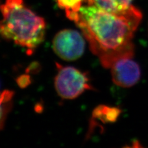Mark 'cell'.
Segmentation results:
<instances>
[{"label":"cell","mask_w":148,"mask_h":148,"mask_svg":"<svg viewBox=\"0 0 148 148\" xmlns=\"http://www.w3.org/2000/svg\"><path fill=\"white\" fill-rule=\"evenodd\" d=\"M58 73L54 86L58 95L65 99H73L85 91L92 89L87 74L71 66H62L56 63Z\"/></svg>","instance_id":"obj_3"},{"label":"cell","mask_w":148,"mask_h":148,"mask_svg":"<svg viewBox=\"0 0 148 148\" xmlns=\"http://www.w3.org/2000/svg\"><path fill=\"white\" fill-rule=\"evenodd\" d=\"M2 18L0 35L25 48L29 54L43 42L46 23L24 3L23 0H6L0 6Z\"/></svg>","instance_id":"obj_2"},{"label":"cell","mask_w":148,"mask_h":148,"mask_svg":"<svg viewBox=\"0 0 148 148\" xmlns=\"http://www.w3.org/2000/svg\"><path fill=\"white\" fill-rule=\"evenodd\" d=\"M88 5L111 13H120L132 6V0H87Z\"/></svg>","instance_id":"obj_6"},{"label":"cell","mask_w":148,"mask_h":148,"mask_svg":"<svg viewBox=\"0 0 148 148\" xmlns=\"http://www.w3.org/2000/svg\"><path fill=\"white\" fill-rule=\"evenodd\" d=\"M17 83L21 87H26L30 83V77L29 75L21 76L17 79Z\"/></svg>","instance_id":"obj_10"},{"label":"cell","mask_w":148,"mask_h":148,"mask_svg":"<svg viewBox=\"0 0 148 148\" xmlns=\"http://www.w3.org/2000/svg\"><path fill=\"white\" fill-rule=\"evenodd\" d=\"M119 114L120 110L117 108L99 106L94 110L92 117L103 123L113 122L117 119Z\"/></svg>","instance_id":"obj_8"},{"label":"cell","mask_w":148,"mask_h":148,"mask_svg":"<svg viewBox=\"0 0 148 148\" xmlns=\"http://www.w3.org/2000/svg\"><path fill=\"white\" fill-rule=\"evenodd\" d=\"M132 58H120L115 61L110 67L112 80L115 85L129 88L136 85L140 80V66Z\"/></svg>","instance_id":"obj_5"},{"label":"cell","mask_w":148,"mask_h":148,"mask_svg":"<svg viewBox=\"0 0 148 148\" xmlns=\"http://www.w3.org/2000/svg\"><path fill=\"white\" fill-rule=\"evenodd\" d=\"M85 41L78 31L65 29L59 32L53 40L54 53L66 61H73L79 59L84 53Z\"/></svg>","instance_id":"obj_4"},{"label":"cell","mask_w":148,"mask_h":148,"mask_svg":"<svg viewBox=\"0 0 148 148\" xmlns=\"http://www.w3.org/2000/svg\"><path fill=\"white\" fill-rule=\"evenodd\" d=\"M83 0H57L60 8L64 9L68 18L75 22L78 17Z\"/></svg>","instance_id":"obj_7"},{"label":"cell","mask_w":148,"mask_h":148,"mask_svg":"<svg viewBox=\"0 0 148 148\" xmlns=\"http://www.w3.org/2000/svg\"><path fill=\"white\" fill-rule=\"evenodd\" d=\"M14 92L4 90L0 93V129L2 128L7 115L10 110Z\"/></svg>","instance_id":"obj_9"},{"label":"cell","mask_w":148,"mask_h":148,"mask_svg":"<svg viewBox=\"0 0 148 148\" xmlns=\"http://www.w3.org/2000/svg\"><path fill=\"white\" fill-rule=\"evenodd\" d=\"M0 6H1V5H0Z\"/></svg>","instance_id":"obj_11"},{"label":"cell","mask_w":148,"mask_h":148,"mask_svg":"<svg viewBox=\"0 0 148 148\" xmlns=\"http://www.w3.org/2000/svg\"><path fill=\"white\" fill-rule=\"evenodd\" d=\"M141 18V12L132 5L117 14L88 5L82 7L75 23L92 53L105 68L110 69L117 60L133 56L132 40Z\"/></svg>","instance_id":"obj_1"}]
</instances>
